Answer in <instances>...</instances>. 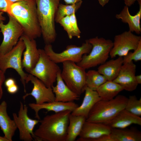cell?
Listing matches in <instances>:
<instances>
[{"mask_svg":"<svg viewBox=\"0 0 141 141\" xmlns=\"http://www.w3.org/2000/svg\"><path fill=\"white\" fill-rule=\"evenodd\" d=\"M72 111L66 110L47 115L40 120L34 132L40 141H66L69 116Z\"/></svg>","mask_w":141,"mask_h":141,"instance_id":"obj_1","label":"cell"},{"mask_svg":"<svg viewBox=\"0 0 141 141\" xmlns=\"http://www.w3.org/2000/svg\"><path fill=\"white\" fill-rule=\"evenodd\" d=\"M11 9L12 16L22 26L25 34L31 39L41 36L36 0H22L13 3Z\"/></svg>","mask_w":141,"mask_h":141,"instance_id":"obj_2","label":"cell"},{"mask_svg":"<svg viewBox=\"0 0 141 141\" xmlns=\"http://www.w3.org/2000/svg\"><path fill=\"white\" fill-rule=\"evenodd\" d=\"M60 0H36L42 34L46 44L55 40V18Z\"/></svg>","mask_w":141,"mask_h":141,"instance_id":"obj_3","label":"cell"},{"mask_svg":"<svg viewBox=\"0 0 141 141\" xmlns=\"http://www.w3.org/2000/svg\"><path fill=\"white\" fill-rule=\"evenodd\" d=\"M127 99L124 95H118L110 100H99L91 109L86 121L103 123L110 121L125 109Z\"/></svg>","mask_w":141,"mask_h":141,"instance_id":"obj_4","label":"cell"},{"mask_svg":"<svg viewBox=\"0 0 141 141\" xmlns=\"http://www.w3.org/2000/svg\"><path fill=\"white\" fill-rule=\"evenodd\" d=\"M87 40L92 45V49L89 54L84 55L80 61L77 63L85 69L101 65L107 61L113 45L111 40L97 36Z\"/></svg>","mask_w":141,"mask_h":141,"instance_id":"obj_5","label":"cell"},{"mask_svg":"<svg viewBox=\"0 0 141 141\" xmlns=\"http://www.w3.org/2000/svg\"><path fill=\"white\" fill-rule=\"evenodd\" d=\"M39 57L34 68L29 73L41 81L48 87H52L61 70L46 54L44 49H39Z\"/></svg>","mask_w":141,"mask_h":141,"instance_id":"obj_6","label":"cell"},{"mask_svg":"<svg viewBox=\"0 0 141 141\" xmlns=\"http://www.w3.org/2000/svg\"><path fill=\"white\" fill-rule=\"evenodd\" d=\"M62 63V78L71 90L80 96L86 86V69L72 61H67Z\"/></svg>","mask_w":141,"mask_h":141,"instance_id":"obj_7","label":"cell"},{"mask_svg":"<svg viewBox=\"0 0 141 141\" xmlns=\"http://www.w3.org/2000/svg\"><path fill=\"white\" fill-rule=\"evenodd\" d=\"M92 48V45L87 39L80 46L68 45L65 50L60 53L53 50L51 44H46L44 50L50 58L57 64L67 61L77 63L80 61L84 55L90 52Z\"/></svg>","mask_w":141,"mask_h":141,"instance_id":"obj_8","label":"cell"},{"mask_svg":"<svg viewBox=\"0 0 141 141\" xmlns=\"http://www.w3.org/2000/svg\"><path fill=\"white\" fill-rule=\"evenodd\" d=\"M25 48L24 43L20 37L16 44L11 50L4 55H0V69L5 73L9 68L14 69L21 77L24 92L26 93V81L28 74L25 73L23 69L21 59Z\"/></svg>","mask_w":141,"mask_h":141,"instance_id":"obj_9","label":"cell"},{"mask_svg":"<svg viewBox=\"0 0 141 141\" xmlns=\"http://www.w3.org/2000/svg\"><path fill=\"white\" fill-rule=\"evenodd\" d=\"M8 15L9 20L7 24H4L3 22L0 23L1 32L3 36L0 45V55H4L11 50L24 33L22 28L13 16Z\"/></svg>","mask_w":141,"mask_h":141,"instance_id":"obj_10","label":"cell"},{"mask_svg":"<svg viewBox=\"0 0 141 141\" xmlns=\"http://www.w3.org/2000/svg\"><path fill=\"white\" fill-rule=\"evenodd\" d=\"M18 115L13 113V120L19 131L20 139L24 141H40L34 134L33 130L40 122L38 120L33 119L28 115V107L20 102Z\"/></svg>","mask_w":141,"mask_h":141,"instance_id":"obj_11","label":"cell"},{"mask_svg":"<svg viewBox=\"0 0 141 141\" xmlns=\"http://www.w3.org/2000/svg\"><path fill=\"white\" fill-rule=\"evenodd\" d=\"M141 40L140 36L135 35L129 30L116 35L109 56L112 58L117 56L123 57L130 51L135 50Z\"/></svg>","mask_w":141,"mask_h":141,"instance_id":"obj_12","label":"cell"},{"mask_svg":"<svg viewBox=\"0 0 141 141\" xmlns=\"http://www.w3.org/2000/svg\"><path fill=\"white\" fill-rule=\"evenodd\" d=\"M30 81L33 84V87L31 93L23 96L24 100L27 96L31 95L35 98L37 104L55 101V95L52 87H46L41 81L30 74L28 75L26 83Z\"/></svg>","mask_w":141,"mask_h":141,"instance_id":"obj_13","label":"cell"},{"mask_svg":"<svg viewBox=\"0 0 141 141\" xmlns=\"http://www.w3.org/2000/svg\"><path fill=\"white\" fill-rule=\"evenodd\" d=\"M136 66L133 61L124 63L116 78L113 81L124 90L131 92L135 90L138 84L135 79Z\"/></svg>","mask_w":141,"mask_h":141,"instance_id":"obj_14","label":"cell"},{"mask_svg":"<svg viewBox=\"0 0 141 141\" xmlns=\"http://www.w3.org/2000/svg\"><path fill=\"white\" fill-rule=\"evenodd\" d=\"M20 38L23 40L25 46L22 60L23 68L29 73L34 67L38 62L39 54L35 39H30L23 34Z\"/></svg>","mask_w":141,"mask_h":141,"instance_id":"obj_15","label":"cell"},{"mask_svg":"<svg viewBox=\"0 0 141 141\" xmlns=\"http://www.w3.org/2000/svg\"><path fill=\"white\" fill-rule=\"evenodd\" d=\"M112 128L104 123L89 122L84 123L77 141H91L103 136L110 134Z\"/></svg>","mask_w":141,"mask_h":141,"instance_id":"obj_16","label":"cell"},{"mask_svg":"<svg viewBox=\"0 0 141 141\" xmlns=\"http://www.w3.org/2000/svg\"><path fill=\"white\" fill-rule=\"evenodd\" d=\"M28 105L35 112V118L39 120L40 119L38 113L41 109H45L48 111H53L55 113L66 110H69L72 112L79 106L73 102H64L55 101L41 104L30 103Z\"/></svg>","mask_w":141,"mask_h":141,"instance_id":"obj_17","label":"cell"},{"mask_svg":"<svg viewBox=\"0 0 141 141\" xmlns=\"http://www.w3.org/2000/svg\"><path fill=\"white\" fill-rule=\"evenodd\" d=\"M61 72L57 74L56 85L52 87L55 95V101L67 102L78 100L80 96L71 90L66 85L61 77Z\"/></svg>","mask_w":141,"mask_h":141,"instance_id":"obj_18","label":"cell"},{"mask_svg":"<svg viewBox=\"0 0 141 141\" xmlns=\"http://www.w3.org/2000/svg\"><path fill=\"white\" fill-rule=\"evenodd\" d=\"M104 124L112 128H125L132 124L141 125V118L124 109L111 120Z\"/></svg>","mask_w":141,"mask_h":141,"instance_id":"obj_19","label":"cell"},{"mask_svg":"<svg viewBox=\"0 0 141 141\" xmlns=\"http://www.w3.org/2000/svg\"><path fill=\"white\" fill-rule=\"evenodd\" d=\"M84 92L85 95L81 104L72 111L71 114L84 116L86 119L94 105L102 99L96 91L92 90L87 86Z\"/></svg>","mask_w":141,"mask_h":141,"instance_id":"obj_20","label":"cell"},{"mask_svg":"<svg viewBox=\"0 0 141 141\" xmlns=\"http://www.w3.org/2000/svg\"><path fill=\"white\" fill-rule=\"evenodd\" d=\"M138 1L139 8L136 14L134 15H131L129 11L128 7L125 5L119 14L116 15L115 17L117 19H121L122 22L127 23L129 31L139 34L141 32V0H138Z\"/></svg>","mask_w":141,"mask_h":141,"instance_id":"obj_21","label":"cell"},{"mask_svg":"<svg viewBox=\"0 0 141 141\" xmlns=\"http://www.w3.org/2000/svg\"><path fill=\"white\" fill-rule=\"evenodd\" d=\"M7 104L4 101L0 104V127L8 141H12L17 129L14 120L8 116L7 112Z\"/></svg>","mask_w":141,"mask_h":141,"instance_id":"obj_22","label":"cell"},{"mask_svg":"<svg viewBox=\"0 0 141 141\" xmlns=\"http://www.w3.org/2000/svg\"><path fill=\"white\" fill-rule=\"evenodd\" d=\"M123 64V57L106 61L100 65L97 71L108 81H113L117 77Z\"/></svg>","mask_w":141,"mask_h":141,"instance_id":"obj_23","label":"cell"},{"mask_svg":"<svg viewBox=\"0 0 141 141\" xmlns=\"http://www.w3.org/2000/svg\"><path fill=\"white\" fill-rule=\"evenodd\" d=\"M86 118L81 116L70 114L66 141H74L79 136Z\"/></svg>","mask_w":141,"mask_h":141,"instance_id":"obj_24","label":"cell"},{"mask_svg":"<svg viewBox=\"0 0 141 141\" xmlns=\"http://www.w3.org/2000/svg\"><path fill=\"white\" fill-rule=\"evenodd\" d=\"M124 90L122 87L113 81L107 80L101 85L96 90L102 100L113 99Z\"/></svg>","mask_w":141,"mask_h":141,"instance_id":"obj_25","label":"cell"},{"mask_svg":"<svg viewBox=\"0 0 141 141\" xmlns=\"http://www.w3.org/2000/svg\"><path fill=\"white\" fill-rule=\"evenodd\" d=\"M114 141H141V132L136 130L112 128L110 134Z\"/></svg>","mask_w":141,"mask_h":141,"instance_id":"obj_26","label":"cell"},{"mask_svg":"<svg viewBox=\"0 0 141 141\" xmlns=\"http://www.w3.org/2000/svg\"><path fill=\"white\" fill-rule=\"evenodd\" d=\"M107 80L105 77L97 70H90L86 73V86L93 90L96 91L101 85Z\"/></svg>","mask_w":141,"mask_h":141,"instance_id":"obj_27","label":"cell"},{"mask_svg":"<svg viewBox=\"0 0 141 141\" xmlns=\"http://www.w3.org/2000/svg\"><path fill=\"white\" fill-rule=\"evenodd\" d=\"M82 2V1H81L70 5L59 4L56 13L55 21L58 23L64 17L75 13L80 7Z\"/></svg>","mask_w":141,"mask_h":141,"instance_id":"obj_28","label":"cell"},{"mask_svg":"<svg viewBox=\"0 0 141 141\" xmlns=\"http://www.w3.org/2000/svg\"><path fill=\"white\" fill-rule=\"evenodd\" d=\"M125 109L131 113L138 116L141 115V98L138 99L134 95L129 96Z\"/></svg>","mask_w":141,"mask_h":141,"instance_id":"obj_29","label":"cell"},{"mask_svg":"<svg viewBox=\"0 0 141 141\" xmlns=\"http://www.w3.org/2000/svg\"><path fill=\"white\" fill-rule=\"evenodd\" d=\"M132 52H129L123 57V64L133 61H138L141 60V40L137 48Z\"/></svg>","mask_w":141,"mask_h":141,"instance_id":"obj_30","label":"cell"},{"mask_svg":"<svg viewBox=\"0 0 141 141\" xmlns=\"http://www.w3.org/2000/svg\"><path fill=\"white\" fill-rule=\"evenodd\" d=\"M67 32L68 37L70 39L75 36V33L72 26L69 15L66 16L62 18L58 22Z\"/></svg>","mask_w":141,"mask_h":141,"instance_id":"obj_31","label":"cell"},{"mask_svg":"<svg viewBox=\"0 0 141 141\" xmlns=\"http://www.w3.org/2000/svg\"><path fill=\"white\" fill-rule=\"evenodd\" d=\"M13 3L10 0H0V11L6 12L8 15L12 16L11 8Z\"/></svg>","mask_w":141,"mask_h":141,"instance_id":"obj_32","label":"cell"},{"mask_svg":"<svg viewBox=\"0 0 141 141\" xmlns=\"http://www.w3.org/2000/svg\"><path fill=\"white\" fill-rule=\"evenodd\" d=\"M69 17L72 26L75 33V36L79 38L80 37L81 32L78 26L75 13H74L69 15Z\"/></svg>","mask_w":141,"mask_h":141,"instance_id":"obj_33","label":"cell"},{"mask_svg":"<svg viewBox=\"0 0 141 141\" xmlns=\"http://www.w3.org/2000/svg\"><path fill=\"white\" fill-rule=\"evenodd\" d=\"M7 88L8 92L11 94H14L16 93L19 89L18 86L16 84Z\"/></svg>","mask_w":141,"mask_h":141,"instance_id":"obj_34","label":"cell"},{"mask_svg":"<svg viewBox=\"0 0 141 141\" xmlns=\"http://www.w3.org/2000/svg\"><path fill=\"white\" fill-rule=\"evenodd\" d=\"M4 83L5 86L7 88L16 84L15 80L12 78L7 79L5 80Z\"/></svg>","mask_w":141,"mask_h":141,"instance_id":"obj_35","label":"cell"},{"mask_svg":"<svg viewBox=\"0 0 141 141\" xmlns=\"http://www.w3.org/2000/svg\"><path fill=\"white\" fill-rule=\"evenodd\" d=\"M4 73L0 69V85H2L5 80V77Z\"/></svg>","mask_w":141,"mask_h":141,"instance_id":"obj_36","label":"cell"},{"mask_svg":"<svg viewBox=\"0 0 141 141\" xmlns=\"http://www.w3.org/2000/svg\"><path fill=\"white\" fill-rule=\"evenodd\" d=\"M126 5L128 7L133 4L137 0H124Z\"/></svg>","mask_w":141,"mask_h":141,"instance_id":"obj_37","label":"cell"},{"mask_svg":"<svg viewBox=\"0 0 141 141\" xmlns=\"http://www.w3.org/2000/svg\"><path fill=\"white\" fill-rule=\"evenodd\" d=\"M67 4H71L80 1L82 0H63Z\"/></svg>","mask_w":141,"mask_h":141,"instance_id":"obj_38","label":"cell"},{"mask_svg":"<svg viewBox=\"0 0 141 141\" xmlns=\"http://www.w3.org/2000/svg\"><path fill=\"white\" fill-rule=\"evenodd\" d=\"M100 4L103 7H104L109 2V0H98Z\"/></svg>","mask_w":141,"mask_h":141,"instance_id":"obj_39","label":"cell"},{"mask_svg":"<svg viewBox=\"0 0 141 141\" xmlns=\"http://www.w3.org/2000/svg\"><path fill=\"white\" fill-rule=\"evenodd\" d=\"M135 79L138 84H141V75L140 74L136 75Z\"/></svg>","mask_w":141,"mask_h":141,"instance_id":"obj_40","label":"cell"},{"mask_svg":"<svg viewBox=\"0 0 141 141\" xmlns=\"http://www.w3.org/2000/svg\"><path fill=\"white\" fill-rule=\"evenodd\" d=\"M3 12L0 11V23L5 20V17L3 16Z\"/></svg>","mask_w":141,"mask_h":141,"instance_id":"obj_41","label":"cell"},{"mask_svg":"<svg viewBox=\"0 0 141 141\" xmlns=\"http://www.w3.org/2000/svg\"><path fill=\"white\" fill-rule=\"evenodd\" d=\"M2 85H0V100L1 99L3 95V91Z\"/></svg>","mask_w":141,"mask_h":141,"instance_id":"obj_42","label":"cell"},{"mask_svg":"<svg viewBox=\"0 0 141 141\" xmlns=\"http://www.w3.org/2000/svg\"><path fill=\"white\" fill-rule=\"evenodd\" d=\"M0 141H8V140L4 137L0 136Z\"/></svg>","mask_w":141,"mask_h":141,"instance_id":"obj_43","label":"cell"},{"mask_svg":"<svg viewBox=\"0 0 141 141\" xmlns=\"http://www.w3.org/2000/svg\"><path fill=\"white\" fill-rule=\"evenodd\" d=\"M10 0L13 3H14L15 2H16L22 0Z\"/></svg>","mask_w":141,"mask_h":141,"instance_id":"obj_44","label":"cell"},{"mask_svg":"<svg viewBox=\"0 0 141 141\" xmlns=\"http://www.w3.org/2000/svg\"></svg>","mask_w":141,"mask_h":141,"instance_id":"obj_45","label":"cell"}]
</instances>
